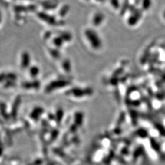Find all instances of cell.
Listing matches in <instances>:
<instances>
[{
    "instance_id": "obj_1",
    "label": "cell",
    "mask_w": 165,
    "mask_h": 165,
    "mask_svg": "<svg viewBox=\"0 0 165 165\" xmlns=\"http://www.w3.org/2000/svg\"><path fill=\"white\" fill-rule=\"evenodd\" d=\"M64 84H65V81H61V80H60V81H59V80H57L55 82H52V83H50L47 88V90L48 92H51L54 89L61 88V87L64 86Z\"/></svg>"
},
{
    "instance_id": "obj_2",
    "label": "cell",
    "mask_w": 165,
    "mask_h": 165,
    "mask_svg": "<svg viewBox=\"0 0 165 165\" xmlns=\"http://www.w3.org/2000/svg\"><path fill=\"white\" fill-rule=\"evenodd\" d=\"M28 56L26 54L23 55V61H22V65H23V67H24V68L26 67V66H24V65H26V64H27V61H28Z\"/></svg>"
}]
</instances>
